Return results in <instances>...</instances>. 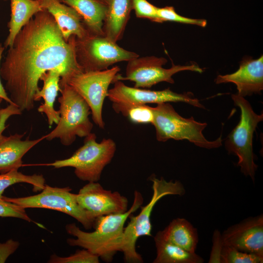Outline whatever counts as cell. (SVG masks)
Instances as JSON below:
<instances>
[{
	"mask_svg": "<svg viewBox=\"0 0 263 263\" xmlns=\"http://www.w3.org/2000/svg\"><path fill=\"white\" fill-rule=\"evenodd\" d=\"M21 113L17 106L11 104L0 110V135L7 128L6 123L8 118L12 115L21 114Z\"/></svg>",
	"mask_w": 263,
	"mask_h": 263,
	"instance_id": "obj_31",
	"label": "cell"
},
{
	"mask_svg": "<svg viewBox=\"0 0 263 263\" xmlns=\"http://www.w3.org/2000/svg\"><path fill=\"white\" fill-rule=\"evenodd\" d=\"M39 0L43 9L53 16L66 40L68 41L73 36L82 38L90 35L81 17L73 8L59 0Z\"/></svg>",
	"mask_w": 263,
	"mask_h": 263,
	"instance_id": "obj_16",
	"label": "cell"
},
{
	"mask_svg": "<svg viewBox=\"0 0 263 263\" xmlns=\"http://www.w3.org/2000/svg\"><path fill=\"white\" fill-rule=\"evenodd\" d=\"M50 263H98L99 258L86 249L77 250L68 257H59L53 254L49 260Z\"/></svg>",
	"mask_w": 263,
	"mask_h": 263,
	"instance_id": "obj_28",
	"label": "cell"
},
{
	"mask_svg": "<svg viewBox=\"0 0 263 263\" xmlns=\"http://www.w3.org/2000/svg\"><path fill=\"white\" fill-rule=\"evenodd\" d=\"M167 62L164 57L155 56H138L128 61L126 75L123 76L118 74L114 82L117 80H130L134 83V87L150 88L161 82L173 84V75L183 71H191L202 73L203 72L197 64L179 65L172 64L169 69L162 66Z\"/></svg>",
	"mask_w": 263,
	"mask_h": 263,
	"instance_id": "obj_12",
	"label": "cell"
},
{
	"mask_svg": "<svg viewBox=\"0 0 263 263\" xmlns=\"http://www.w3.org/2000/svg\"><path fill=\"white\" fill-rule=\"evenodd\" d=\"M75 9L90 35L104 36L103 26L107 5L97 0H59Z\"/></svg>",
	"mask_w": 263,
	"mask_h": 263,
	"instance_id": "obj_19",
	"label": "cell"
},
{
	"mask_svg": "<svg viewBox=\"0 0 263 263\" xmlns=\"http://www.w3.org/2000/svg\"><path fill=\"white\" fill-rule=\"evenodd\" d=\"M19 245L18 241L9 239L5 243H0V263H4L10 255L14 253Z\"/></svg>",
	"mask_w": 263,
	"mask_h": 263,
	"instance_id": "obj_32",
	"label": "cell"
},
{
	"mask_svg": "<svg viewBox=\"0 0 263 263\" xmlns=\"http://www.w3.org/2000/svg\"><path fill=\"white\" fill-rule=\"evenodd\" d=\"M11 15L7 26L8 34L4 47H11L21 29L38 13L43 11L39 0H10Z\"/></svg>",
	"mask_w": 263,
	"mask_h": 263,
	"instance_id": "obj_21",
	"label": "cell"
},
{
	"mask_svg": "<svg viewBox=\"0 0 263 263\" xmlns=\"http://www.w3.org/2000/svg\"><path fill=\"white\" fill-rule=\"evenodd\" d=\"M143 201L141 193L135 190L133 203L127 211L96 218L92 232L83 231L75 223L67 225V232L75 238L68 239L67 244L86 249L106 262H112L114 255L121 250L126 221L142 206Z\"/></svg>",
	"mask_w": 263,
	"mask_h": 263,
	"instance_id": "obj_2",
	"label": "cell"
},
{
	"mask_svg": "<svg viewBox=\"0 0 263 263\" xmlns=\"http://www.w3.org/2000/svg\"><path fill=\"white\" fill-rule=\"evenodd\" d=\"M152 182V195L150 202L141 207L140 213L136 216L132 214L130 221L124 227L123 240L121 252L123 254L126 263H141L143 260L136 249V243L141 236H151L152 225L150 217L157 202L163 197L169 195L185 194L186 190L183 185L178 181H166L163 177L160 179L154 175L150 178Z\"/></svg>",
	"mask_w": 263,
	"mask_h": 263,
	"instance_id": "obj_3",
	"label": "cell"
},
{
	"mask_svg": "<svg viewBox=\"0 0 263 263\" xmlns=\"http://www.w3.org/2000/svg\"><path fill=\"white\" fill-rule=\"evenodd\" d=\"M96 139V135L91 132L85 137L83 145L71 157L44 165L57 169L73 167L79 179L98 182L104 168L112 160L116 146L111 138H104L100 142Z\"/></svg>",
	"mask_w": 263,
	"mask_h": 263,
	"instance_id": "obj_7",
	"label": "cell"
},
{
	"mask_svg": "<svg viewBox=\"0 0 263 263\" xmlns=\"http://www.w3.org/2000/svg\"><path fill=\"white\" fill-rule=\"evenodd\" d=\"M19 183L30 184L33 186L35 191H42L44 188L45 180L42 175H25L18 170H13L0 174V198L6 188L9 186Z\"/></svg>",
	"mask_w": 263,
	"mask_h": 263,
	"instance_id": "obj_24",
	"label": "cell"
},
{
	"mask_svg": "<svg viewBox=\"0 0 263 263\" xmlns=\"http://www.w3.org/2000/svg\"><path fill=\"white\" fill-rule=\"evenodd\" d=\"M223 245L221 235L219 232L215 233L213 237V251L210 257L212 260L209 263H220V254Z\"/></svg>",
	"mask_w": 263,
	"mask_h": 263,
	"instance_id": "obj_33",
	"label": "cell"
},
{
	"mask_svg": "<svg viewBox=\"0 0 263 263\" xmlns=\"http://www.w3.org/2000/svg\"><path fill=\"white\" fill-rule=\"evenodd\" d=\"M132 10L138 18L146 19L160 23L157 15L158 7L147 0H132Z\"/></svg>",
	"mask_w": 263,
	"mask_h": 263,
	"instance_id": "obj_29",
	"label": "cell"
},
{
	"mask_svg": "<svg viewBox=\"0 0 263 263\" xmlns=\"http://www.w3.org/2000/svg\"><path fill=\"white\" fill-rule=\"evenodd\" d=\"M5 48L4 46L2 45L0 42V67L2 55L3 53V51ZM1 77L0 74V98H1L3 100L6 101L9 104H13V102L9 98L4 86L2 85L1 80Z\"/></svg>",
	"mask_w": 263,
	"mask_h": 263,
	"instance_id": "obj_34",
	"label": "cell"
},
{
	"mask_svg": "<svg viewBox=\"0 0 263 263\" xmlns=\"http://www.w3.org/2000/svg\"><path fill=\"white\" fill-rule=\"evenodd\" d=\"M59 85L60 119L56 128L44 136L48 141L59 138L62 145L69 146L76 136L84 137L91 133L93 124L89 117L91 112L84 99L68 84L60 79Z\"/></svg>",
	"mask_w": 263,
	"mask_h": 263,
	"instance_id": "obj_4",
	"label": "cell"
},
{
	"mask_svg": "<svg viewBox=\"0 0 263 263\" xmlns=\"http://www.w3.org/2000/svg\"><path fill=\"white\" fill-rule=\"evenodd\" d=\"M221 263H262L263 257L240 251L232 246L224 244L220 254Z\"/></svg>",
	"mask_w": 263,
	"mask_h": 263,
	"instance_id": "obj_25",
	"label": "cell"
},
{
	"mask_svg": "<svg viewBox=\"0 0 263 263\" xmlns=\"http://www.w3.org/2000/svg\"><path fill=\"white\" fill-rule=\"evenodd\" d=\"M69 187H52L45 186L41 193L33 196L19 198H2L26 208H43L59 211L71 216L81 223L86 229L94 227L95 219L78 203L76 194L71 192Z\"/></svg>",
	"mask_w": 263,
	"mask_h": 263,
	"instance_id": "obj_9",
	"label": "cell"
},
{
	"mask_svg": "<svg viewBox=\"0 0 263 263\" xmlns=\"http://www.w3.org/2000/svg\"><path fill=\"white\" fill-rule=\"evenodd\" d=\"M75 38L73 36L66 40L45 9L16 36L1 62L0 74L9 98L21 112L34 108L39 80L47 71H58L62 79L83 72L76 59Z\"/></svg>",
	"mask_w": 263,
	"mask_h": 263,
	"instance_id": "obj_1",
	"label": "cell"
},
{
	"mask_svg": "<svg viewBox=\"0 0 263 263\" xmlns=\"http://www.w3.org/2000/svg\"><path fill=\"white\" fill-rule=\"evenodd\" d=\"M216 84L232 82L237 86L238 95L244 97L260 93L263 89V56L247 57L241 61L239 69L225 75H218Z\"/></svg>",
	"mask_w": 263,
	"mask_h": 263,
	"instance_id": "obj_15",
	"label": "cell"
},
{
	"mask_svg": "<svg viewBox=\"0 0 263 263\" xmlns=\"http://www.w3.org/2000/svg\"><path fill=\"white\" fill-rule=\"evenodd\" d=\"M122 114L135 124H152L154 114L152 107L148 105L128 108Z\"/></svg>",
	"mask_w": 263,
	"mask_h": 263,
	"instance_id": "obj_26",
	"label": "cell"
},
{
	"mask_svg": "<svg viewBox=\"0 0 263 263\" xmlns=\"http://www.w3.org/2000/svg\"><path fill=\"white\" fill-rule=\"evenodd\" d=\"M120 68L115 66L102 71L80 72L62 79L72 87L89 105L94 122L104 129L102 109L109 87L113 83Z\"/></svg>",
	"mask_w": 263,
	"mask_h": 263,
	"instance_id": "obj_10",
	"label": "cell"
},
{
	"mask_svg": "<svg viewBox=\"0 0 263 263\" xmlns=\"http://www.w3.org/2000/svg\"><path fill=\"white\" fill-rule=\"evenodd\" d=\"M113 83V87L108 91L107 97L112 102V107L116 113L122 114L128 108L133 106L166 102H184L205 109L199 100L190 93L178 94L169 88L153 91L131 87L120 80L115 81Z\"/></svg>",
	"mask_w": 263,
	"mask_h": 263,
	"instance_id": "obj_11",
	"label": "cell"
},
{
	"mask_svg": "<svg viewBox=\"0 0 263 263\" xmlns=\"http://www.w3.org/2000/svg\"><path fill=\"white\" fill-rule=\"evenodd\" d=\"M2 100L3 99L1 98H0V104L1 103V102L2 101Z\"/></svg>",
	"mask_w": 263,
	"mask_h": 263,
	"instance_id": "obj_36",
	"label": "cell"
},
{
	"mask_svg": "<svg viewBox=\"0 0 263 263\" xmlns=\"http://www.w3.org/2000/svg\"><path fill=\"white\" fill-rule=\"evenodd\" d=\"M231 98L234 105L240 109V119L225 139V147L229 153L238 157L237 165L241 171L254 182L258 166L254 161L253 137L258 124L263 120V114L256 113L244 97L234 94Z\"/></svg>",
	"mask_w": 263,
	"mask_h": 263,
	"instance_id": "obj_6",
	"label": "cell"
},
{
	"mask_svg": "<svg viewBox=\"0 0 263 263\" xmlns=\"http://www.w3.org/2000/svg\"><path fill=\"white\" fill-rule=\"evenodd\" d=\"M78 204L95 219L127 211L128 200L119 192L104 189L98 182H89L76 194Z\"/></svg>",
	"mask_w": 263,
	"mask_h": 263,
	"instance_id": "obj_13",
	"label": "cell"
},
{
	"mask_svg": "<svg viewBox=\"0 0 263 263\" xmlns=\"http://www.w3.org/2000/svg\"></svg>",
	"mask_w": 263,
	"mask_h": 263,
	"instance_id": "obj_37",
	"label": "cell"
},
{
	"mask_svg": "<svg viewBox=\"0 0 263 263\" xmlns=\"http://www.w3.org/2000/svg\"><path fill=\"white\" fill-rule=\"evenodd\" d=\"M152 108L154 114L152 124L158 141L187 140L198 147L207 149L222 145L221 135L214 141L205 138L203 131L207 126L206 123L196 121L192 116L188 118L181 116L169 102L157 104Z\"/></svg>",
	"mask_w": 263,
	"mask_h": 263,
	"instance_id": "obj_5",
	"label": "cell"
},
{
	"mask_svg": "<svg viewBox=\"0 0 263 263\" xmlns=\"http://www.w3.org/2000/svg\"><path fill=\"white\" fill-rule=\"evenodd\" d=\"M223 244L263 257V215L247 218L229 226L221 235Z\"/></svg>",
	"mask_w": 263,
	"mask_h": 263,
	"instance_id": "obj_14",
	"label": "cell"
},
{
	"mask_svg": "<svg viewBox=\"0 0 263 263\" xmlns=\"http://www.w3.org/2000/svg\"><path fill=\"white\" fill-rule=\"evenodd\" d=\"M75 49L76 61L83 72L105 70L116 63L139 56L104 36L75 37Z\"/></svg>",
	"mask_w": 263,
	"mask_h": 263,
	"instance_id": "obj_8",
	"label": "cell"
},
{
	"mask_svg": "<svg viewBox=\"0 0 263 263\" xmlns=\"http://www.w3.org/2000/svg\"><path fill=\"white\" fill-rule=\"evenodd\" d=\"M132 10V0H109L103 22L104 36L116 43L121 39Z\"/></svg>",
	"mask_w": 263,
	"mask_h": 263,
	"instance_id": "obj_18",
	"label": "cell"
},
{
	"mask_svg": "<svg viewBox=\"0 0 263 263\" xmlns=\"http://www.w3.org/2000/svg\"><path fill=\"white\" fill-rule=\"evenodd\" d=\"M98 0L99 1L102 2V3L105 4L106 5H107L109 0Z\"/></svg>",
	"mask_w": 263,
	"mask_h": 263,
	"instance_id": "obj_35",
	"label": "cell"
},
{
	"mask_svg": "<svg viewBox=\"0 0 263 263\" xmlns=\"http://www.w3.org/2000/svg\"><path fill=\"white\" fill-rule=\"evenodd\" d=\"M157 15L160 23L164 21H173L186 24L196 25L205 27L207 21L204 19H194L184 17L178 15L172 6H166L157 8Z\"/></svg>",
	"mask_w": 263,
	"mask_h": 263,
	"instance_id": "obj_27",
	"label": "cell"
},
{
	"mask_svg": "<svg viewBox=\"0 0 263 263\" xmlns=\"http://www.w3.org/2000/svg\"><path fill=\"white\" fill-rule=\"evenodd\" d=\"M166 240L191 253H195L199 241L197 229L184 218L174 219L157 232Z\"/></svg>",
	"mask_w": 263,
	"mask_h": 263,
	"instance_id": "obj_22",
	"label": "cell"
},
{
	"mask_svg": "<svg viewBox=\"0 0 263 263\" xmlns=\"http://www.w3.org/2000/svg\"><path fill=\"white\" fill-rule=\"evenodd\" d=\"M156 256L153 263H202L204 259L166 240L158 233L154 237Z\"/></svg>",
	"mask_w": 263,
	"mask_h": 263,
	"instance_id": "obj_23",
	"label": "cell"
},
{
	"mask_svg": "<svg viewBox=\"0 0 263 263\" xmlns=\"http://www.w3.org/2000/svg\"><path fill=\"white\" fill-rule=\"evenodd\" d=\"M25 209L20 206L0 198V217H14L23 219L28 222H33L27 215Z\"/></svg>",
	"mask_w": 263,
	"mask_h": 263,
	"instance_id": "obj_30",
	"label": "cell"
},
{
	"mask_svg": "<svg viewBox=\"0 0 263 263\" xmlns=\"http://www.w3.org/2000/svg\"><path fill=\"white\" fill-rule=\"evenodd\" d=\"M26 132L15 133L9 136L0 135V173L18 170L22 165V158L33 147L45 136L35 140L22 138Z\"/></svg>",
	"mask_w": 263,
	"mask_h": 263,
	"instance_id": "obj_17",
	"label": "cell"
},
{
	"mask_svg": "<svg viewBox=\"0 0 263 263\" xmlns=\"http://www.w3.org/2000/svg\"><path fill=\"white\" fill-rule=\"evenodd\" d=\"M60 77V73L56 70L44 73L40 78L43 81V87L34 95L35 101L43 99L44 103L38 107V111L46 114L50 128L54 123L57 124L60 119L59 112L55 110L54 105L59 91Z\"/></svg>",
	"mask_w": 263,
	"mask_h": 263,
	"instance_id": "obj_20",
	"label": "cell"
}]
</instances>
